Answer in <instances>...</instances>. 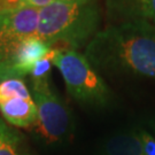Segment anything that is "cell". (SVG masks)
Masks as SVG:
<instances>
[{"mask_svg": "<svg viewBox=\"0 0 155 155\" xmlns=\"http://www.w3.org/2000/svg\"><path fill=\"white\" fill-rule=\"evenodd\" d=\"M95 68L155 78V24L124 21L98 31L85 47Z\"/></svg>", "mask_w": 155, "mask_h": 155, "instance_id": "1", "label": "cell"}, {"mask_svg": "<svg viewBox=\"0 0 155 155\" xmlns=\"http://www.w3.org/2000/svg\"><path fill=\"white\" fill-rule=\"evenodd\" d=\"M107 155H145L139 134L116 136L106 145Z\"/></svg>", "mask_w": 155, "mask_h": 155, "instance_id": "8", "label": "cell"}, {"mask_svg": "<svg viewBox=\"0 0 155 155\" xmlns=\"http://www.w3.org/2000/svg\"><path fill=\"white\" fill-rule=\"evenodd\" d=\"M108 15L118 21L155 23V0H106Z\"/></svg>", "mask_w": 155, "mask_h": 155, "instance_id": "6", "label": "cell"}, {"mask_svg": "<svg viewBox=\"0 0 155 155\" xmlns=\"http://www.w3.org/2000/svg\"><path fill=\"white\" fill-rule=\"evenodd\" d=\"M1 115L15 127H27L35 125L37 120V107L32 99H8L0 101Z\"/></svg>", "mask_w": 155, "mask_h": 155, "instance_id": "7", "label": "cell"}, {"mask_svg": "<svg viewBox=\"0 0 155 155\" xmlns=\"http://www.w3.org/2000/svg\"><path fill=\"white\" fill-rule=\"evenodd\" d=\"M52 48L53 66L59 68L69 93L85 104H105L108 99V87L86 56L72 48Z\"/></svg>", "mask_w": 155, "mask_h": 155, "instance_id": "3", "label": "cell"}, {"mask_svg": "<svg viewBox=\"0 0 155 155\" xmlns=\"http://www.w3.org/2000/svg\"><path fill=\"white\" fill-rule=\"evenodd\" d=\"M53 58H54V51L53 48L50 51V53L43 59L37 61L32 67V70L30 72L31 81H43L48 79V74L51 68L53 66Z\"/></svg>", "mask_w": 155, "mask_h": 155, "instance_id": "11", "label": "cell"}, {"mask_svg": "<svg viewBox=\"0 0 155 155\" xmlns=\"http://www.w3.org/2000/svg\"><path fill=\"white\" fill-rule=\"evenodd\" d=\"M141 144H143V148H144L145 155H155V138L153 136H150V133L140 132L139 134Z\"/></svg>", "mask_w": 155, "mask_h": 155, "instance_id": "13", "label": "cell"}, {"mask_svg": "<svg viewBox=\"0 0 155 155\" xmlns=\"http://www.w3.org/2000/svg\"><path fill=\"white\" fill-rule=\"evenodd\" d=\"M153 24H155V23H153Z\"/></svg>", "mask_w": 155, "mask_h": 155, "instance_id": "17", "label": "cell"}, {"mask_svg": "<svg viewBox=\"0 0 155 155\" xmlns=\"http://www.w3.org/2000/svg\"><path fill=\"white\" fill-rule=\"evenodd\" d=\"M100 9L97 0H55L39 9L38 36L51 47L76 50L98 32Z\"/></svg>", "mask_w": 155, "mask_h": 155, "instance_id": "2", "label": "cell"}, {"mask_svg": "<svg viewBox=\"0 0 155 155\" xmlns=\"http://www.w3.org/2000/svg\"><path fill=\"white\" fill-rule=\"evenodd\" d=\"M30 6V0H0V13L17 11Z\"/></svg>", "mask_w": 155, "mask_h": 155, "instance_id": "12", "label": "cell"}, {"mask_svg": "<svg viewBox=\"0 0 155 155\" xmlns=\"http://www.w3.org/2000/svg\"><path fill=\"white\" fill-rule=\"evenodd\" d=\"M4 125H5V124L0 121V131H1V129H2V127H4Z\"/></svg>", "mask_w": 155, "mask_h": 155, "instance_id": "15", "label": "cell"}, {"mask_svg": "<svg viewBox=\"0 0 155 155\" xmlns=\"http://www.w3.org/2000/svg\"><path fill=\"white\" fill-rule=\"evenodd\" d=\"M32 100L37 107L35 127L37 132L47 141L56 143L66 136L70 117L66 106L51 90L48 79L31 81Z\"/></svg>", "mask_w": 155, "mask_h": 155, "instance_id": "4", "label": "cell"}, {"mask_svg": "<svg viewBox=\"0 0 155 155\" xmlns=\"http://www.w3.org/2000/svg\"><path fill=\"white\" fill-rule=\"evenodd\" d=\"M0 155H21L17 134L6 125L0 131Z\"/></svg>", "mask_w": 155, "mask_h": 155, "instance_id": "10", "label": "cell"}, {"mask_svg": "<svg viewBox=\"0 0 155 155\" xmlns=\"http://www.w3.org/2000/svg\"><path fill=\"white\" fill-rule=\"evenodd\" d=\"M60 1H74V0H60Z\"/></svg>", "mask_w": 155, "mask_h": 155, "instance_id": "16", "label": "cell"}, {"mask_svg": "<svg viewBox=\"0 0 155 155\" xmlns=\"http://www.w3.org/2000/svg\"><path fill=\"white\" fill-rule=\"evenodd\" d=\"M32 99L22 78H9L0 82V101L8 99Z\"/></svg>", "mask_w": 155, "mask_h": 155, "instance_id": "9", "label": "cell"}, {"mask_svg": "<svg viewBox=\"0 0 155 155\" xmlns=\"http://www.w3.org/2000/svg\"><path fill=\"white\" fill-rule=\"evenodd\" d=\"M38 23L39 9L31 6L0 13V52L11 50L24 39L36 37Z\"/></svg>", "mask_w": 155, "mask_h": 155, "instance_id": "5", "label": "cell"}, {"mask_svg": "<svg viewBox=\"0 0 155 155\" xmlns=\"http://www.w3.org/2000/svg\"><path fill=\"white\" fill-rule=\"evenodd\" d=\"M55 0H30V6L35 7V8H44L46 6H48L50 4L54 2Z\"/></svg>", "mask_w": 155, "mask_h": 155, "instance_id": "14", "label": "cell"}]
</instances>
